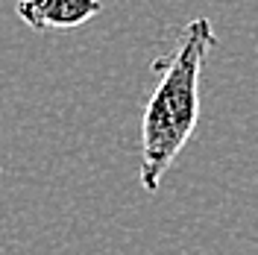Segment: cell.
Segmentation results:
<instances>
[{
	"mask_svg": "<svg viewBox=\"0 0 258 255\" xmlns=\"http://www.w3.org/2000/svg\"><path fill=\"white\" fill-rule=\"evenodd\" d=\"M217 35L209 18H194L179 32L176 50L156 62L159 82L141 117V185L156 191L182 147L197 129L200 117V77Z\"/></svg>",
	"mask_w": 258,
	"mask_h": 255,
	"instance_id": "6da1fadb",
	"label": "cell"
},
{
	"mask_svg": "<svg viewBox=\"0 0 258 255\" xmlns=\"http://www.w3.org/2000/svg\"><path fill=\"white\" fill-rule=\"evenodd\" d=\"M103 12L100 0H21L18 15L30 30H74Z\"/></svg>",
	"mask_w": 258,
	"mask_h": 255,
	"instance_id": "7a4b0ae2",
	"label": "cell"
}]
</instances>
